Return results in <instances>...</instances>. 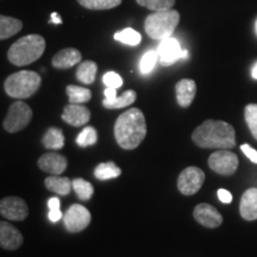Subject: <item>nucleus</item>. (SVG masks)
I'll list each match as a JSON object with an SVG mask.
<instances>
[{
	"instance_id": "f257e3e1",
	"label": "nucleus",
	"mask_w": 257,
	"mask_h": 257,
	"mask_svg": "<svg viewBox=\"0 0 257 257\" xmlns=\"http://www.w3.org/2000/svg\"><path fill=\"white\" fill-rule=\"evenodd\" d=\"M147 136V121L143 112L137 107L125 111L114 124V138L125 150H134Z\"/></svg>"
},
{
	"instance_id": "f03ea898",
	"label": "nucleus",
	"mask_w": 257,
	"mask_h": 257,
	"mask_svg": "<svg viewBox=\"0 0 257 257\" xmlns=\"http://www.w3.org/2000/svg\"><path fill=\"white\" fill-rule=\"evenodd\" d=\"M192 141L204 149H232L236 146V131L229 123L208 119L193 131Z\"/></svg>"
},
{
	"instance_id": "7ed1b4c3",
	"label": "nucleus",
	"mask_w": 257,
	"mask_h": 257,
	"mask_svg": "<svg viewBox=\"0 0 257 257\" xmlns=\"http://www.w3.org/2000/svg\"><path fill=\"white\" fill-rule=\"evenodd\" d=\"M46 40L41 35H28L16 41L8 51L10 62L17 67L34 63L44 54Z\"/></svg>"
},
{
	"instance_id": "20e7f679",
	"label": "nucleus",
	"mask_w": 257,
	"mask_h": 257,
	"mask_svg": "<svg viewBox=\"0 0 257 257\" xmlns=\"http://www.w3.org/2000/svg\"><path fill=\"white\" fill-rule=\"evenodd\" d=\"M42 83L40 74L32 70H21L14 73L5 80L6 94L16 99H28L38 91Z\"/></svg>"
},
{
	"instance_id": "39448f33",
	"label": "nucleus",
	"mask_w": 257,
	"mask_h": 257,
	"mask_svg": "<svg viewBox=\"0 0 257 257\" xmlns=\"http://www.w3.org/2000/svg\"><path fill=\"white\" fill-rule=\"evenodd\" d=\"M179 22L180 15L175 10L156 11L146 18L144 29H146L147 35L150 38L162 41L172 37Z\"/></svg>"
},
{
	"instance_id": "423d86ee",
	"label": "nucleus",
	"mask_w": 257,
	"mask_h": 257,
	"mask_svg": "<svg viewBox=\"0 0 257 257\" xmlns=\"http://www.w3.org/2000/svg\"><path fill=\"white\" fill-rule=\"evenodd\" d=\"M32 119V110L24 101H16L10 106L3 126L8 133L15 134L22 131L30 124Z\"/></svg>"
},
{
	"instance_id": "0eeeda50",
	"label": "nucleus",
	"mask_w": 257,
	"mask_h": 257,
	"mask_svg": "<svg viewBox=\"0 0 257 257\" xmlns=\"http://www.w3.org/2000/svg\"><path fill=\"white\" fill-rule=\"evenodd\" d=\"M238 157L227 149H221L208 157V167L220 175H232L238 168Z\"/></svg>"
},
{
	"instance_id": "6e6552de",
	"label": "nucleus",
	"mask_w": 257,
	"mask_h": 257,
	"mask_svg": "<svg viewBox=\"0 0 257 257\" xmlns=\"http://www.w3.org/2000/svg\"><path fill=\"white\" fill-rule=\"evenodd\" d=\"M205 181V173L198 167H188L178 178V189L184 195H193L199 192Z\"/></svg>"
},
{
	"instance_id": "1a4fd4ad",
	"label": "nucleus",
	"mask_w": 257,
	"mask_h": 257,
	"mask_svg": "<svg viewBox=\"0 0 257 257\" xmlns=\"http://www.w3.org/2000/svg\"><path fill=\"white\" fill-rule=\"evenodd\" d=\"M92 217L89 211L82 205L75 204L68 208L63 216V224L69 232H80L91 223Z\"/></svg>"
},
{
	"instance_id": "9d476101",
	"label": "nucleus",
	"mask_w": 257,
	"mask_h": 257,
	"mask_svg": "<svg viewBox=\"0 0 257 257\" xmlns=\"http://www.w3.org/2000/svg\"><path fill=\"white\" fill-rule=\"evenodd\" d=\"M157 54H159V61L162 66H170L176 61L188 57V51L182 49L179 41L173 37L161 41Z\"/></svg>"
},
{
	"instance_id": "9b49d317",
	"label": "nucleus",
	"mask_w": 257,
	"mask_h": 257,
	"mask_svg": "<svg viewBox=\"0 0 257 257\" xmlns=\"http://www.w3.org/2000/svg\"><path fill=\"white\" fill-rule=\"evenodd\" d=\"M0 214L8 220L22 221L29 216V207L22 198L6 197L0 200Z\"/></svg>"
},
{
	"instance_id": "f8f14e48",
	"label": "nucleus",
	"mask_w": 257,
	"mask_h": 257,
	"mask_svg": "<svg viewBox=\"0 0 257 257\" xmlns=\"http://www.w3.org/2000/svg\"><path fill=\"white\" fill-rule=\"evenodd\" d=\"M194 219L207 229H216L223 223V216L210 204H199L193 211Z\"/></svg>"
},
{
	"instance_id": "ddd939ff",
	"label": "nucleus",
	"mask_w": 257,
	"mask_h": 257,
	"mask_svg": "<svg viewBox=\"0 0 257 257\" xmlns=\"http://www.w3.org/2000/svg\"><path fill=\"white\" fill-rule=\"evenodd\" d=\"M24 242L23 234L9 221H0V246L5 250H17Z\"/></svg>"
},
{
	"instance_id": "4468645a",
	"label": "nucleus",
	"mask_w": 257,
	"mask_h": 257,
	"mask_svg": "<svg viewBox=\"0 0 257 257\" xmlns=\"http://www.w3.org/2000/svg\"><path fill=\"white\" fill-rule=\"evenodd\" d=\"M91 119V112L82 104H69L64 107L62 120L72 126L79 127L87 124Z\"/></svg>"
},
{
	"instance_id": "2eb2a0df",
	"label": "nucleus",
	"mask_w": 257,
	"mask_h": 257,
	"mask_svg": "<svg viewBox=\"0 0 257 257\" xmlns=\"http://www.w3.org/2000/svg\"><path fill=\"white\" fill-rule=\"evenodd\" d=\"M38 167L43 172L53 175H59L67 168V159L57 153H47L38 159Z\"/></svg>"
},
{
	"instance_id": "dca6fc26",
	"label": "nucleus",
	"mask_w": 257,
	"mask_h": 257,
	"mask_svg": "<svg viewBox=\"0 0 257 257\" xmlns=\"http://www.w3.org/2000/svg\"><path fill=\"white\" fill-rule=\"evenodd\" d=\"M81 53L75 48H66L60 50L51 60V64L56 69H68L81 62Z\"/></svg>"
},
{
	"instance_id": "f3484780",
	"label": "nucleus",
	"mask_w": 257,
	"mask_h": 257,
	"mask_svg": "<svg viewBox=\"0 0 257 257\" xmlns=\"http://www.w3.org/2000/svg\"><path fill=\"white\" fill-rule=\"evenodd\" d=\"M176 100L181 107H188L197 94V83L192 79H182L175 86Z\"/></svg>"
},
{
	"instance_id": "a211bd4d",
	"label": "nucleus",
	"mask_w": 257,
	"mask_h": 257,
	"mask_svg": "<svg viewBox=\"0 0 257 257\" xmlns=\"http://www.w3.org/2000/svg\"><path fill=\"white\" fill-rule=\"evenodd\" d=\"M239 212L243 219L248 221L257 219V188H249L243 193Z\"/></svg>"
},
{
	"instance_id": "6ab92c4d",
	"label": "nucleus",
	"mask_w": 257,
	"mask_h": 257,
	"mask_svg": "<svg viewBox=\"0 0 257 257\" xmlns=\"http://www.w3.org/2000/svg\"><path fill=\"white\" fill-rule=\"evenodd\" d=\"M44 184H46V187L49 191L57 193L60 195H68L73 188V184L70 179L59 175L48 176Z\"/></svg>"
},
{
	"instance_id": "aec40b11",
	"label": "nucleus",
	"mask_w": 257,
	"mask_h": 257,
	"mask_svg": "<svg viewBox=\"0 0 257 257\" xmlns=\"http://www.w3.org/2000/svg\"><path fill=\"white\" fill-rule=\"evenodd\" d=\"M23 29V23L17 18L0 15V41L15 36Z\"/></svg>"
},
{
	"instance_id": "412c9836",
	"label": "nucleus",
	"mask_w": 257,
	"mask_h": 257,
	"mask_svg": "<svg viewBox=\"0 0 257 257\" xmlns=\"http://www.w3.org/2000/svg\"><path fill=\"white\" fill-rule=\"evenodd\" d=\"M43 146L47 149L50 150H60L64 147V136L62 130L57 127H49L47 130V133L44 134L43 140Z\"/></svg>"
},
{
	"instance_id": "4be33fe9",
	"label": "nucleus",
	"mask_w": 257,
	"mask_h": 257,
	"mask_svg": "<svg viewBox=\"0 0 257 257\" xmlns=\"http://www.w3.org/2000/svg\"><path fill=\"white\" fill-rule=\"evenodd\" d=\"M98 66L93 61H83L76 69V79L85 85H91L94 82Z\"/></svg>"
},
{
	"instance_id": "5701e85b",
	"label": "nucleus",
	"mask_w": 257,
	"mask_h": 257,
	"mask_svg": "<svg viewBox=\"0 0 257 257\" xmlns=\"http://www.w3.org/2000/svg\"><path fill=\"white\" fill-rule=\"evenodd\" d=\"M66 93L68 95L70 104H85L92 98V92L81 86L68 85L66 88Z\"/></svg>"
},
{
	"instance_id": "b1692460",
	"label": "nucleus",
	"mask_w": 257,
	"mask_h": 257,
	"mask_svg": "<svg viewBox=\"0 0 257 257\" xmlns=\"http://www.w3.org/2000/svg\"><path fill=\"white\" fill-rule=\"evenodd\" d=\"M121 174L120 168L115 166L114 162H105L99 163L94 169V176L98 180L106 181V180H111L118 178Z\"/></svg>"
},
{
	"instance_id": "393cba45",
	"label": "nucleus",
	"mask_w": 257,
	"mask_h": 257,
	"mask_svg": "<svg viewBox=\"0 0 257 257\" xmlns=\"http://www.w3.org/2000/svg\"><path fill=\"white\" fill-rule=\"evenodd\" d=\"M137 93L133 91V89H128V91H125L120 96H117L113 101H102V105H104L105 108H108V110H115V108H123L126 107V106H130L136 101Z\"/></svg>"
},
{
	"instance_id": "a878e982",
	"label": "nucleus",
	"mask_w": 257,
	"mask_h": 257,
	"mask_svg": "<svg viewBox=\"0 0 257 257\" xmlns=\"http://www.w3.org/2000/svg\"><path fill=\"white\" fill-rule=\"evenodd\" d=\"M123 0H78V3L82 8L88 10H94V11H100V10H111L117 8L121 4Z\"/></svg>"
},
{
	"instance_id": "bb28decb",
	"label": "nucleus",
	"mask_w": 257,
	"mask_h": 257,
	"mask_svg": "<svg viewBox=\"0 0 257 257\" xmlns=\"http://www.w3.org/2000/svg\"><path fill=\"white\" fill-rule=\"evenodd\" d=\"M114 40L120 42V43L127 44V46H138L142 41V36H141L140 32L131 28H126L124 30L119 32H115L114 34Z\"/></svg>"
},
{
	"instance_id": "cd10ccee",
	"label": "nucleus",
	"mask_w": 257,
	"mask_h": 257,
	"mask_svg": "<svg viewBox=\"0 0 257 257\" xmlns=\"http://www.w3.org/2000/svg\"><path fill=\"white\" fill-rule=\"evenodd\" d=\"M73 189L75 191L76 195L80 200L87 201L93 197V193H94V188L91 182L86 181L83 179H75L72 181Z\"/></svg>"
},
{
	"instance_id": "c85d7f7f",
	"label": "nucleus",
	"mask_w": 257,
	"mask_h": 257,
	"mask_svg": "<svg viewBox=\"0 0 257 257\" xmlns=\"http://www.w3.org/2000/svg\"><path fill=\"white\" fill-rule=\"evenodd\" d=\"M137 4L152 11H166L175 5V0H136Z\"/></svg>"
},
{
	"instance_id": "c756f323",
	"label": "nucleus",
	"mask_w": 257,
	"mask_h": 257,
	"mask_svg": "<svg viewBox=\"0 0 257 257\" xmlns=\"http://www.w3.org/2000/svg\"><path fill=\"white\" fill-rule=\"evenodd\" d=\"M157 61H159V54L157 50H149L144 54L140 62V70L143 75L152 73V70L155 68Z\"/></svg>"
},
{
	"instance_id": "7c9ffc66",
	"label": "nucleus",
	"mask_w": 257,
	"mask_h": 257,
	"mask_svg": "<svg viewBox=\"0 0 257 257\" xmlns=\"http://www.w3.org/2000/svg\"><path fill=\"white\" fill-rule=\"evenodd\" d=\"M98 141V134H96L95 128L92 126H86L81 133L79 134V136L76 137V143L79 147H88V146H94Z\"/></svg>"
},
{
	"instance_id": "2f4dec72",
	"label": "nucleus",
	"mask_w": 257,
	"mask_h": 257,
	"mask_svg": "<svg viewBox=\"0 0 257 257\" xmlns=\"http://www.w3.org/2000/svg\"><path fill=\"white\" fill-rule=\"evenodd\" d=\"M245 121L251 131L252 136L257 141V104H249L244 110Z\"/></svg>"
},
{
	"instance_id": "473e14b6",
	"label": "nucleus",
	"mask_w": 257,
	"mask_h": 257,
	"mask_svg": "<svg viewBox=\"0 0 257 257\" xmlns=\"http://www.w3.org/2000/svg\"><path fill=\"white\" fill-rule=\"evenodd\" d=\"M102 82L105 83L106 87H111V88H119L123 85V79L119 74L114 73V72H108L106 73L104 76H102Z\"/></svg>"
},
{
	"instance_id": "72a5a7b5",
	"label": "nucleus",
	"mask_w": 257,
	"mask_h": 257,
	"mask_svg": "<svg viewBox=\"0 0 257 257\" xmlns=\"http://www.w3.org/2000/svg\"><path fill=\"white\" fill-rule=\"evenodd\" d=\"M240 149H242L244 155L248 157V159L251 161V162L256 163V165H257V152L255 149H252V148L250 147L249 144H242V146H240Z\"/></svg>"
},
{
	"instance_id": "f704fd0d",
	"label": "nucleus",
	"mask_w": 257,
	"mask_h": 257,
	"mask_svg": "<svg viewBox=\"0 0 257 257\" xmlns=\"http://www.w3.org/2000/svg\"><path fill=\"white\" fill-rule=\"evenodd\" d=\"M218 194V198H219V200L223 202V204H230L231 201H232V194L229 191H226V189H218L217 192Z\"/></svg>"
},
{
	"instance_id": "c9c22d12",
	"label": "nucleus",
	"mask_w": 257,
	"mask_h": 257,
	"mask_svg": "<svg viewBox=\"0 0 257 257\" xmlns=\"http://www.w3.org/2000/svg\"><path fill=\"white\" fill-rule=\"evenodd\" d=\"M104 94H105V99H104L105 101H113L114 99L117 98V89L107 87L105 89Z\"/></svg>"
},
{
	"instance_id": "e433bc0d",
	"label": "nucleus",
	"mask_w": 257,
	"mask_h": 257,
	"mask_svg": "<svg viewBox=\"0 0 257 257\" xmlns=\"http://www.w3.org/2000/svg\"><path fill=\"white\" fill-rule=\"evenodd\" d=\"M62 217V212L60 210H49V213H48V218L53 223H57Z\"/></svg>"
},
{
	"instance_id": "4c0bfd02",
	"label": "nucleus",
	"mask_w": 257,
	"mask_h": 257,
	"mask_svg": "<svg viewBox=\"0 0 257 257\" xmlns=\"http://www.w3.org/2000/svg\"><path fill=\"white\" fill-rule=\"evenodd\" d=\"M48 207L49 210H60V199L59 198H51L48 201Z\"/></svg>"
},
{
	"instance_id": "58836bf2",
	"label": "nucleus",
	"mask_w": 257,
	"mask_h": 257,
	"mask_svg": "<svg viewBox=\"0 0 257 257\" xmlns=\"http://www.w3.org/2000/svg\"><path fill=\"white\" fill-rule=\"evenodd\" d=\"M51 18H53V23H55V24H61L62 23V21H61V18L59 17V16H57V14H53L51 15Z\"/></svg>"
},
{
	"instance_id": "ea45409f",
	"label": "nucleus",
	"mask_w": 257,
	"mask_h": 257,
	"mask_svg": "<svg viewBox=\"0 0 257 257\" xmlns=\"http://www.w3.org/2000/svg\"><path fill=\"white\" fill-rule=\"evenodd\" d=\"M251 75H252V78H253V79L257 80V63L255 64V66H253L252 72H251Z\"/></svg>"
},
{
	"instance_id": "a19ab883",
	"label": "nucleus",
	"mask_w": 257,
	"mask_h": 257,
	"mask_svg": "<svg viewBox=\"0 0 257 257\" xmlns=\"http://www.w3.org/2000/svg\"><path fill=\"white\" fill-rule=\"evenodd\" d=\"M256 34H257V21H256Z\"/></svg>"
}]
</instances>
